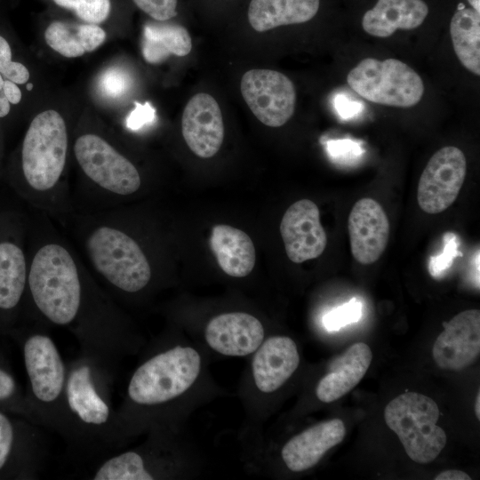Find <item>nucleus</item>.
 <instances>
[{
  "label": "nucleus",
  "mask_w": 480,
  "mask_h": 480,
  "mask_svg": "<svg viewBox=\"0 0 480 480\" xmlns=\"http://www.w3.org/2000/svg\"><path fill=\"white\" fill-rule=\"evenodd\" d=\"M28 255V295L38 320L73 332L112 355L117 313L73 246L37 212Z\"/></svg>",
  "instance_id": "nucleus-1"
},
{
  "label": "nucleus",
  "mask_w": 480,
  "mask_h": 480,
  "mask_svg": "<svg viewBox=\"0 0 480 480\" xmlns=\"http://www.w3.org/2000/svg\"><path fill=\"white\" fill-rule=\"evenodd\" d=\"M69 148L63 116L54 109L37 114L22 140L18 191L36 212L62 226L74 213L71 190L66 178Z\"/></svg>",
  "instance_id": "nucleus-2"
},
{
  "label": "nucleus",
  "mask_w": 480,
  "mask_h": 480,
  "mask_svg": "<svg viewBox=\"0 0 480 480\" xmlns=\"http://www.w3.org/2000/svg\"><path fill=\"white\" fill-rule=\"evenodd\" d=\"M82 355L67 366L56 429L86 451L112 447L117 418L112 410L106 363L112 355L83 344Z\"/></svg>",
  "instance_id": "nucleus-3"
},
{
  "label": "nucleus",
  "mask_w": 480,
  "mask_h": 480,
  "mask_svg": "<svg viewBox=\"0 0 480 480\" xmlns=\"http://www.w3.org/2000/svg\"><path fill=\"white\" fill-rule=\"evenodd\" d=\"M72 149L81 173L75 212L114 207L116 201L140 190L142 177L139 169L103 135L82 132Z\"/></svg>",
  "instance_id": "nucleus-4"
},
{
  "label": "nucleus",
  "mask_w": 480,
  "mask_h": 480,
  "mask_svg": "<svg viewBox=\"0 0 480 480\" xmlns=\"http://www.w3.org/2000/svg\"><path fill=\"white\" fill-rule=\"evenodd\" d=\"M22 355L28 380V399L38 423L56 429L67 379V365L54 340L42 331L23 340Z\"/></svg>",
  "instance_id": "nucleus-5"
},
{
  "label": "nucleus",
  "mask_w": 480,
  "mask_h": 480,
  "mask_svg": "<svg viewBox=\"0 0 480 480\" xmlns=\"http://www.w3.org/2000/svg\"><path fill=\"white\" fill-rule=\"evenodd\" d=\"M201 357L192 348L177 346L159 353L133 372L127 396L136 405H158L187 391L196 380Z\"/></svg>",
  "instance_id": "nucleus-6"
},
{
  "label": "nucleus",
  "mask_w": 480,
  "mask_h": 480,
  "mask_svg": "<svg viewBox=\"0 0 480 480\" xmlns=\"http://www.w3.org/2000/svg\"><path fill=\"white\" fill-rule=\"evenodd\" d=\"M439 415L436 403L417 392L399 395L384 410L388 427L397 435L410 459L420 464L433 461L445 446L446 434L436 425Z\"/></svg>",
  "instance_id": "nucleus-7"
},
{
  "label": "nucleus",
  "mask_w": 480,
  "mask_h": 480,
  "mask_svg": "<svg viewBox=\"0 0 480 480\" xmlns=\"http://www.w3.org/2000/svg\"><path fill=\"white\" fill-rule=\"evenodd\" d=\"M347 82L362 98L397 108L415 106L425 90L420 75L396 59H364L349 71Z\"/></svg>",
  "instance_id": "nucleus-8"
},
{
  "label": "nucleus",
  "mask_w": 480,
  "mask_h": 480,
  "mask_svg": "<svg viewBox=\"0 0 480 480\" xmlns=\"http://www.w3.org/2000/svg\"><path fill=\"white\" fill-rule=\"evenodd\" d=\"M240 90L252 114L267 126L280 127L294 113L295 87L283 73L265 68L251 69L242 76Z\"/></svg>",
  "instance_id": "nucleus-9"
},
{
  "label": "nucleus",
  "mask_w": 480,
  "mask_h": 480,
  "mask_svg": "<svg viewBox=\"0 0 480 480\" xmlns=\"http://www.w3.org/2000/svg\"><path fill=\"white\" fill-rule=\"evenodd\" d=\"M467 172L463 152L453 146L437 150L428 160L419 180L417 200L422 211L436 214L456 200Z\"/></svg>",
  "instance_id": "nucleus-10"
},
{
  "label": "nucleus",
  "mask_w": 480,
  "mask_h": 480,
  "mask_svg": "<svg viewBox=\"0 0 480 480\" xmlns=\"http://www.w3.org/2000/svg\"><path fill=\"white\" fill-rule=\"evenodd\" d=\"M280 233L291 261L302 263L319 257L327 244L317 205L309 199L292 204L284 212Z\"/></svg>",
  "instance_id": "nucleus-11"
},
{
  "label": "nucleus",
  "mask_w": 480,
  "mask_h": 480,
  "mask_svg": "<svg viewBox=\"0 0 480 480\" xmlns=\"http://www.w3.org/2000/svg\"><path fill=\"white\" fill-rule=\"evenodd\" d=\"M480 353V311H462L444 324L432 355L443 369L460 371L471 364Z\"/></svg>",
  "instance_id": "nucleus-12"
},
{
  "label": "nucleus",
  "mask_w": 480,
  "mask_h": 480,
  "mask_svg": "<svg viewBox=\"0 0 480 480\" xmlns=\"http://www.w3.org/2000/svg\"><path fill=\"white\" fill-rule=\"evenodd\" d=\"M181 132L190 150L199 157L216 155L224 140V123L217 100L210 94L194 95L184 108Z\"/></svg>",
  "instance_id": "nucleus-13"
},
{
  "label": "nucleus",
  "mask_w": 480,
  "mask_h": 480,
  "mask_svg": "<svg viewBox=\"0 0 480 480\" xmlns=\"http://www.w3.org/2000/svg\"><path fill=\"white\" fill-rule=\"evenodd\" d=\"M351 252L354 259L370 265L377 261L388 242L390 225L382 206L372 198L358 200L348 220Z\"/></svg>",
  "instance_id": "nucleus-14"
},
{
  "label": "nucleus",
  "mask_w": 480,
  "mask_h": 480,
  "mask_svg": "<svg viewBox=\"0 0 480 480\" xmlns=\"http://www.w3.org/2000/svg\"><path fill=\"white\" fill-rule=\"evenodd\" d=\"M263 338L261 323L244 312L217 316L208 323L205 329V339L209 346L226 356L252 354L260 346Z\"/></svg>",
  "instance_id": "nucleus-15"
},
{
  "label": "nucleus",
  "mask_w": 480,
  "mask_h": 480,
  "mask_svg": "<svg viewBox=\"0 0 480 480\" xmlns=\"http://www.w3.org/2000/svg\"><path fill=\"white\" fill-rule=\"evenodd\" d=\"M345 434L344 423L340 419L320 422L290 439L282 449V458L290 470H307L341 443Z\"/></svg>",
  "instance_id": "nucleus-16"
},
{
  "label": "nucleus",
  "mask_w": 480,
  "mask_h": 480,
  "mask_svg": "<svg viewBox=\"0 0 480 480\" xmlns=\"http://www.w3.org/2000/svg\"><path fill=\"white\" fill-rule=\"evenodd\" d=\"M260 345L252 361L253 378L260 391L271 393L296 371L300 356L295 342L289 337L274 336Z\"/></svg>",
  "instance_id": "nucleus-17"
},
{
  "label": "nucleus",
  "mask_w": 480,
  "mask_h": 480,
  "mask_svg": "<svg viewBox=\"0 0 480 480\" xmlns=\"http://www.w3.org/2000/svg\"><path fill=\"white\" fill-rule=\"evenodd\" d=\"M372 354L369 346L357 342L350 346L330 365L316 389L317 398L324 403L333 402L354 388L370 367Z\"/></svg>",
  "instance_id": "nucleus-18"
},
{
  "label": "nucleus",
  "mask_w": 480,
  "mask_h": 480,
  "mask_svg": "<svg viewBox=\"0 0 480 480\" xmlns=\"http://www.w3.org/2000/svg\"><path fill=\"white\" fill-rule=\"evenodd\" d=\"M20 238L0 237V313L17 310L28 295V255Z\"/></svg>",
  "instance_id": "nucleus-19"
},
{
  "label": "nucleus",
  "mask_w": 480,
  "mask_h": 480,
  "mask_svg": "<svg viewBox=\"0 0 480 480\" xmlns=\"http://www.w3.org/2000/svg\"><path fill=\"white\" fill-rule=\"evenodd\" d=\"M428 7L423 0H378L363 16L364 30L376 37H388L397 29H413L425 20Z\"/></svg>",
  "instance_id": "nucleus-20"
},
{
  "label": "nucleus",
  "mask_w": 480,
  "mask_h": 480,
  "mask_svg": "<svg viewBox=\"0 0 480 480\" xmlns=\"http://www.w3.org/2000/svg\"><path fill=\"white\" fill-rule=\"evenodd\" d=\"M209 244L219 266L227 275L244 277L253 269L255 248L245 232L229 225H215Z\"/></svg>",
  "instance_id": "nucleus-21"
},
{
  "label": "nucleus",
  "mask_w": 480,
  "mask_h": 480,
  "mask_svg": "<svg viewBox=\"0 0 480 480\" xmlns=\"http://www.w3.org/2000/svg\"><path fill=\"white\" fill-rule=\"evenodd\" d=\"M320 0H252L248 21L257 32L304 23L317 13Z\"/></svg>",
  "instance_id": "nucleus-22"
},
{
  "label": "nucleus",
  "mask_w": 480,
  "mask_h": 480,
  "mask_svg": "<svg viewBox=\"0 0 480 480\" xmlns=\"http://www.w3.org/2000/svg\"><path fill=\"white\" fill-rule=\"evenodd\" d=\"M46 44L66 58H77L99 48L106 39L105 30L97 24L52 22L45 29Z\"/></svg>",
  "instance_id": "nucleus-23"
},
{
  "label": "nucleus",
  "mask_w": 480,
  "mask_h": 480,
  "mask_svg": "<svg viewBox=\"0 0 480 480\" xmlns=\"http://www.w3.org/2000/svg\"><path fill=\"white\" fill-rule=\"evenodd\" d=\"M191 49V37L180 25L156 21L144 26L141 52L148 63L160 64L172 55L183 57Z\"/></svg>",
  "instance_id": "nucleus-24"
},
{
  "label": "nucleus",
  "mask_w": 480,
  "mask_h": 480,
  "mask_svg": "<svg viewBox=\"0 0 480 480\" xmlns=\"http://www.w3.org/2000/svg\"><path fill=\"white\" fill-rule=\"evenodd\" d=\"M480 12L472 8L458 10L452 18L450 34L453 50L460 63L480 75Z\"/></svg>",
  "instance_id": "nucleus-25"
},
{
  "label": "nucleus",
  "mask_w": 480,
  "mask_h": 480,
  "mask_svg": "<svg viewBox=\"0 0 480 480\" xmlns=\"http://www.w3.org/2000/svg\"><path fill=\"white\" fill-rule=\"evenodd\" d=\"M93 480H153L141 455L127 451L104 460L92 475Z\"/></svg>",
  "instance_id": "nucleus-26"
},
{
  "label": "nucleus",
  "mask_w": 480,
  "mask_h": 480,
  "mask_svg": "<svg viewBox=\"0 0 480 480\" xmlns=\"http://www.w3.org/2000/svg\"><path fill=\"white\" fill-rule=\"evenodd\" d=\"M57 5L71 11L84 23L104 22L111 10L110 0H52Z\"/></svg>",
  "instance_id": "nucleus-27"
},
{
  "label": "nucleus",
  "mask_w": 480,
  "mask_h": 480,
  "mask_svg": "<svg viewBox=\"0 0 480 480\" xmlns=\"http://www.w3.org/2000/svg\"><path fill=\"white\" fill-rule=\"evenodd\" d=\"M131 85L130 76L121 68L111 67L103 71L98 80L100 92L108 99L123 97Z\"/></svg>",
  "instance_id": "nucleus-28"
},
{
  "label": "nucleus",
  "mask_w": 480,
  "mask_h": 480,
  "mask_svg": "<svg viewBox=\"0 0 480 480\" xmlns=\"http://www.w3.org/2000/svg\"><path fill=\"white\" fill-rule=\"evenodd\" d=\"M362 314V302L356 298H352L349 301L325 314L323 323L326 330L339 331L348 324L359 321Z\"/></svg>",
  "instance_id": "nucleus-29"
},
{
  "label": "nucleus",
  "mask_w": 480,
  "mask_h": 480,
  "mask_svg": "<svg viewBox=\"0 0 480 480\" xmlns=\"http://www.w3.org/2000/svg\"><path fill=\"white\" fill-rule=\"evenodd\" d=\"M18 431L12 420L0 410V472L10 464L18 448Z\"/></svg>",
  "instance_id": "nucleus-30"
},
{
  "label": "nucleus",
  "mask_w": 480,
  "mask_h": 480,
  "mask_svg": "<svg viewBox=\"0 0 480 480\" xmlns=\"http://www.w3.org/2000/svg\"><path fill=\"white\" fill-rule=\"evenodd\" d=\"M0 74L17 84L28 81V69L20 62L12 60V50L8 42L0 36Z\"/></svg>",
  "instance_id": "nucleus-31"
},
{
  "label": "nucleus",
  "mask_w": 480,
  "mask_h": 480,
  "mask_svg": "<svg viewBox=\"0 0 480 480\" xmlns=\"http://www.w3.org/2000/svg\"><path fill=\"white\" fill-rule=\"evenodd\" d=\"M156 21H166L177 15V0H132Z\"/></svg>",
  "instance_id": "nucleus-32"
},
{
  "label": "nucleus",
  "mask_w": 480,
  "mask_h": 480,
  "mask_svg": "<svg viewBox=\"0 0 480 480\" xmlns=\"http://www.w3.org/2000/svg\"><path fill=\"white\" fill-rule=\"evenodd\" d=\"M446 236L448 239L445 240L444 252L439 256L432 257L429 263V272L435 277L450 268L453 259L459 255L455 236L448 234Z\"/></svg>",
  "instance_id": "nucleus-33"
},
{
  "label": "nucleus",
  "mask_w": 480,
  "mask_h": 480,
  "mask_svg": "<svg viewBox=\"0 0 480 480\" xmlns=\"http://www.w3.org/2000/svg\"><path fill=\"white\" fill-rule=\"evenodd\" d=\"M329 154L336 159H354L363 153L361 147L352 140H336L327 142Z\"/></svg>",
  "instance_id": "nucleus-34"
},
{
  "label": "nucleus",
  "mask_w": 480,
  "mask_h": 480,
  "mask_svg": "<svg viewBox=\"0 0 480 480\" xmlns=\"http://www.w3.org/2000/svg\"><path fill=\"white\" fill-rule=\"evenodd\" d=\"M155 112V109L148 102L145 104L136 102L134 109L126 118L125 125L132 131H138L154 121Z\"/></svg>",
  "instance_id": "nucleus-35"
},
{
  "label": "nucleus",
  "mask_w": 480,
  "mask_h": 480,
  "mask_svg": "<svg viewBox=\"0 0 480 480\" xmlns=\"http://www.w3.org/2000/svg\"><path fill=\"white\" fill-rule=\"evenodd\" d=\"M19 394L14 377L5 369L0 367V403L10 402Z\"/></svg>",
  "instance_id": "nucleus-36"
},
{
  "label": "nucleus",
  "mask_w": 480,
  "mask_h": 480,
  "mask_svg": "<svg viewBox=\"0 0 480 480\" xmlns=\"http://www.w3.org/2000/svg\"><path fill=\"white\" fill-rule=\"evenodd\" d=\"M335 108L343 118H348L355 116L362 108L359 102L353 101L343 95H340L335 100Z\"/></svg>",
  "instance_id": "nucleus-37"
},
{
  "label": "nucleus",
  "mask_w": 480,
  "mask_h": 480,
  "mask_svg": "<svg viewBox=\"0 0 480 480\" xmlns=\"http://www.w3.org/2000/svg\"><path fill=\"white\" fill-rule=\"evenodd\" d=\"M4 92L8 101L12 104H18L21 100V91L18 84L11 80H4Z\"/></svg>",
  "instance_id": "nucleus-38"
},
{
  "label": "nucleus",
  "mask_w": 480,
  "mask_h": 480,
  "mask_svg": "<svg viewBox=\"0 0 480 480\" xmlns=\"http://www.w3.org/2000/svg\"><path fill=\"white\" fill-rule=\"evenodd\" d=\"M436 480H470L471 477L465 472L457 469L445 470L438 474Z\"/></svg>",
  "instance_id": "nucleus-39"
},
{
  "label": "nucleus",
  "mask_w": 480,
  "mask_h": 480,
  "mask_svg": "<svg viewBox=\"0 0 480 480\" xmlns=\"http://www.w3.org/2000/svg\"><path fill=\"white\" fill-rule=\"evenodd\" d=\"M4 80L3 79L2 75L0 74V117L6 116L10 112V102L4 92Z\"/></svg>",
  "instance_id": "nucleus-40"
},
{
  "label": "nucleus",
  "mask_w": 480,
  "mask_h": 480,
  "mask_svg": "<svg viewBox=\"0 0 480 480\" xmlns=\"http://www.w3.org/2000/svg\"><path fill=\"white\" fill-rule=\"evenodd\" d=\"M475 412H476V418L479 420L480 419V392H478L476 396Z\"/></svg>",
  "instance_id": "nucleus-41"
},
{
  "label": "nucleus",
  "mask_w": 480,
  "mask_h": 480,
  "mask_svg": "<svg viewBox=\"0 0 480 480\" xmlns=\"http://www.w3.org/2000/svg\"><path fill=\"white\" fill-rule=\"evenodd\" d=\"M472 6V9L480 12L479 0H468Z\"/></svg>",
  "instance_id": "nucleus-42"
},
{
  "label": "nucleus",
  "mask_w": 480,
  "mask_h": 480,
  "mask_svg": "<svg viewBox=\"0 0 480 480\" xmlns=\"http://www.w3.org/2000/svg\"><path fill=\"white\" fill-rule=\"evenodd\" d=\"M32 88H33V84H32L31 83H28V84H27V89H28V91H30V90H32Z\"/></svg>",
  "instance_id": "nucleus-43"
}]
</instances>
